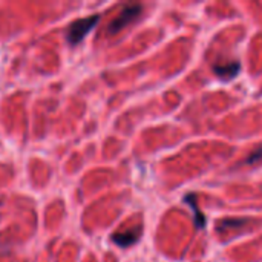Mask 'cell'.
<instances>
[{"instance_id": "cell-1", "label": "cell", "mask_w": 262, "mask_h": 262, "mask_svg": "<svg viewBox=\"0 0 262 262\" xmlns=\"http://www.w3.org/2000/svg\"><path fill=\"white\" fill-rule=\"evenodd\" d=\"M100 15H91V17H84L80 20H75L74 23H71V26L68 28L66 32V38L71 45H77L80 43L98 23Z\"/></svg>"}, {"instance_id": "cell-2", "label": "cell", "mask_w": 262, "mask_h": 262, "mask_svg": "<svg viewBox=\"0 0 262 262\" xmlns=\"http://www.w3.org/2000/svg\"><path fill=\"white\" fill-rule=\"evenodd\" d=\"M141 9H143V6L140 3H129V5H126L121 9V12L111 21V25L107 26V32L111 35L118 34L121 29H124L127 25H130L141 14Z\"/></svg>"}, {"instance_id": "cell-3", "label": "cell", "mask_w": 262, "mask_h": 262, "mask_svg": "<svg viewBox=\"0 0 262 262\" xmlns=\"http://www.w3.org/2000/svg\"><path fill=\"white\" fill-rule=\"evenodd\" d=\"M140 238V227H135V229H130L127 232H123V233H117L114 235V243L118 244L120 247H129L132 244H135Z\"/></svg>"}, {"instance_id": "cell-4", "label": "cell", "mask_w": 262, "mask_h": 262, "mask_svg": "<svg viewBox=\"0 0 262 262\" xmlns=\"http://www.w3.org/2000/svg\"><path fill=\"white\" fill-rule=\"evenodd\" d=\"M241 69V64L238 61H232V63H227V64H216L213 68L215 74L221 78H233Z\"/></svg>"}, {"instance_id": "cell-5", "label": "cell", "mask_w": 262, "mask_h": 262, "mask_svg": "<svg viewBox=\"0 0 262 262\" xmlns=\"http://www.w3.org/2000/svg\"><path fill=\"white\" fill-rule=\"evenodd\" d=\"M186 201L190 204V207L193 209V212H195V224H196V227L200 229V227H204L206 226V218H204V215L200 212V209H198V206H196V203H195V196L193 195H187L186 196Z\"/></svg>"}, {"instance_id": "cell-6", "label": "cell", "mask_w": 262, "mask_h": 262, "mask_svg": "<svg viewBox=\"0 0 262 262\" xmlns=\"http://www.w3.org/2000/svg\"><path fill=\"white\" fill-rule=\"evenodd\" d=\"M261 157H262V149H259V150H256V152H255V155H253V157H249L247 163H253V161H258V160H259Z\"/></svg>"}]
</instances>
